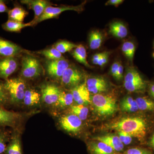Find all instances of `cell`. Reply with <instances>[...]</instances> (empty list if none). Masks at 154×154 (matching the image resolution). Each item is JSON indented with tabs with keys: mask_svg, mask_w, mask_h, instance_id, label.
Instances as JSON below:
<instances>
[{
	"mask_svg": "<svg viewBox=\"0 0 154 154\" xmlns=\"http://www.w3.org/2000/svg\"><path fill=\"white\" fill-rule=\"evenodd\" d=\"M110 128L124 131L140 141L144 140L147 131V124L143 118L139 116L122 118L110 125Z\"/></svg>",
	"mask_w": 154,
	"mask_h": 154,
	"instance_id": "cell-1",
	"label": "cell"
},
{
	"mask_svg": "<svg viewBox=\"0 0 154 154\" xmlns=\"http://www.w3.org/2000/svg\"><path fill=\"white\" fill-rule=\"evenodd\" d=\"M91 98L94 110L100 116H111L118 110L116 99L113 96L98 94L94 95Z\"/></svg>",
	"mask_w": 154,
	"mask_h": 154,
	"instance_id": "cell-2",
	"label": "cell"
},
{
	"mask_svg": "<svg viewBox=\"0 0 154 154\" xmlns=\"http://www.w3.org/2000/svg\"><path fill=\"white\" fill-rule=\"evenodd\" d=\"M4 86L12 103L18 104L23 101L26 87L25 82L22 79L15 78L7 80Z\"/></svg>",
	"mask_w": 154,
	"mask_h": 154,
	"instance_id": "cell-3",
	"label": "cell"
},
{
	"mask_svg": "<svg viewBox=\"0 0 154 154\" xmlns=\"http://www.w3.org/2000/svg\"><path fill=\"white\" fill-rule=\"evenodd\" d=\"M124 86L127 91L131 93L143 92L146 87L145 82L139 73L133 67H129L126 70Z\"/></svg>",
	"mask_w": 154,
	"mask_h": 154,
	"instance_id": "cell-4",
	"label": "cell"
},
{
	"mask_svg": "<svg viewBox=\"0 0 154 154\" xmlns=\"http://www.w3.org/2000/svg\"><path fill=\"white\" fill-rule=\"evenodd\" d=\"M42 69L39 61L30 56H25L22 58L21 74L26 79H34L39 76Z\"/></svg>",
	"mask_w": 154,
	"mask_h": 154,
	"instance_id": "cell-5",
	"label": "cell"
},
{
	"mask_svg": "<svg viewBox=\"0 0 154 154\" xmlns=\"http://www.w3.org/2000/svg\"><path fill=\"white\" fill-rule=\"evenodd\" d=\"M86 2L82 3L81 5L76 6H63L61 7H53L48 6L45 8L43 14L36 21V24L39 23L48 19H53L58 17L60 14L64 11H72L77 12H82L84 10V6Z\"/></svg>",
	"mask_w": 154,
	"mask_h": 154,
	"instance_id": "cell-6",
	"label": "cell"
},
{
	"mask_svg": "<svg viewBox=\"0 0 154 154\" xmlns=\"http://www.w3.org/2000/svg\"><path fill=\"white\" fill-rule=\"evenodd\" d=\"M84 78L81 70L75 67L69 66L64 72L61 79L63 85L72 88L82 84Z\"/></svg>",
	"mask_w": 154,
	"mask_h": 154,
	"instance_id": "cell-7",
	"label": "cell"
},
{
	"mask_svg": "<svg viewBox=\"0 0 154 154\" xmlns=\"http://www.w3.org/2000/svg\"><path fill=\"white\" fill-rule=\"evenodd\" d=\"M69 64L66 60H49L46 63V71L48 75L56 79L61 78L64 72L69 66Z\"/></svg>",
	"mask_w": 154,
	"mask_h": 154,
	"instance_id": "cell-8",
	"label": "cell"
},
{
	"mask_svg": "<svg viewBox=\"0 0 154 154\" xmlns=\"http://www.w3.org/2000/svg\"><path fill=\"white\" fill-rule=\"evenodd\" d=\"M59 123L63 129L73 133L79 132L82 125V120L73 114L62 116L60 119Z\"/></svg>",
	"mask_w": 154,
	"mask_h": 154,
	"instance_id": "cell-9",
	"label": "cell"
},
{
	"mask_svg": "<svg viewBox=\"0 0 154 154\" xmlns=\"http://www.w3.org/2000/svg\"><path fill=\"white\" fill-rule=\"evenodd\" d=\"M71 92L74 101L78 105H84L91 103V93L87 88L86 82L72 88Z\"/></svg>",
	"mask_w": 154,
	"mask_h": 154,
	"instance_id": "cell-10",
	"label": "cell"
},
{
	"mask_svg": "<svg viewBox=\"0 0 154 154\" xmlns=\"http://www.w3.org/2000/svg\"><path fill=\"white\" fill-rule=\"evenodd\" d=\"M61 93L57 86L52 84L43 85L41 88L42 97L45 103L48 105L56 104Z\"/></svg>",
	"mask_w": 154,
	"mask_h": 154,
	"instance_id": "cell-11",
	"label": "cell"
},
{
	"mask_svg": "<svg viewBox=\"0 0 154 154\" xmlns=\"http://www.w3.org/2000/svg\"><path fill=\"white\" fill-rule=\"evenodd\" d=\"M86 83L88 91L94 95L102 94L108 91V83L103 77H91L87 80Z\"/></svg>",
	"mask_w": 154,
	"mask_h": 154,
	"instance_id": "cell-12",
	"label": "cell"
},
{
	"mask_svg": "<svg viewBox=\"0 0 154 154\" xmlns=\"http://www.w3.org/2000/svg\"><path fill=\"white\" fill-rule=\"evenodd\" d=\"M18 63L14 57H6L0 61V78L7 79L16 71Z\"/></svg>",
	"mask_w": 154,
	"mask_h": 154,
	"instance_id": "cell-13",
	"label": "cell"
},
{
	"mask_svg": "<svg viewBox=\"0 0 154 154\" xmlns=\"http://www.w3.org/2000/svg\"><path fill=\"white\" fill-rule=\"evenodd\" d=\"M95 140L99 141L110 146L117 152H122L123 151L124 145L121 142L118 135L113 134H109L94 138Z\"/></svg>",
	"mask_w": 154,
	"mask_h": 154,
	"instance_id": "cell-14",
	"label": "cell"
},
{
	"mask_svg": "<svg viewBox=\"0 0 154 154\" xmlns=\"http://www.w3.org/2000/svg\"><path fill=\"white\" fill-rule=\"evenodd\" d=\"M87 148L90 154H117L118 153L110 146L97 140L88 142Z\"/></svg>",
	"mask_w": 154,
	"mask_h": 154,
	"instance_id": "cell-15",
	"label": "cell"
},
{
	"mask_svg": "<svg viewBox=\"0 0 154 154\" xmlns=\"http://www.w3.org/2000/svg\"><path fill=\"white\" fill-rule=\"evenodd\" d=\"M22 50L17 45L0 38V55L6 57H14L20 54Z\"/></svg>",
	"mask_w": 154,
	"mask_h": 154,
	"instance_id": "cell-16",
	"label": "cell"
},
{
	"mask_svg": "<svg viewBox=\"0 0 154 154\" xmlns=\"http://www.w3.org/2000/svg\"><path fill=\"white\" fill-rule=\"evenodd\" d=\"M22 3L28 5L30 9L34 11L35 17L34 19L32 21L33 23L36 24V21L41 17L45 8L48 5L47 1L44 0H28L22 1Z\"/></svg>",
	"mask_w": 154,
	"mask_h": 154,
	"instance_id": "cell-17",
	"label": "cell"
},
{
	"mask_svg": "<svg viewBox=\"0 0 154 154\" xmlns=\"http://www.w3.org/2000/svg\"><path fill=\"white\" fill-rule=\"evenodd\" d=\"M109 33L116 38H123L127 36L128 30L123 23L115 22L110 24L109 27Z\"/></svg>",
	"mask_w": 154,
	"mask_h": 154,
	"instance_id": "cell-18",
	"label": "cell"
},
{
	"mask_svg": "<svg viewBox=\"0 0 154 154\" xmlns=\"http://www.w3.org/2000/svg\"><path fill=\"white\" fill-rule=\"evenodd\" d=\"M72 55L75 59L80 63L82 64L87 67L92 68L87 60V51L86 48L82 45H78L72 52Z\"/></svg>",
	"mask_w": 154,
	"mask_h": 154,
	"instance_id": "cell-19",
	"label": "cell"
},
{
	"mask_svg": "<svg viewBox=\"0 0 154 154\" xmlns=\"http://www.w3.org/2000/svg\"><path fill=\"white\" fill-rule=\"evenodd\" d=\"M120 108L122 112L127 113H134L139 110L136 100L129 96L122 99L120 102Z\"/></svg>",
	"mask_w": 154,
	"mask_h": 154,
	"instance_id": "cell-20",
	"label": "cell"
},
{
	"mask_svg": "<svg viewBox=\"0 0 154 154\" xmlns=\"http://www.w3.org/2000/svg\"><path fill=\"white\" fill-rule=\"evenodd\" d=\"M103 35L98 30L91 31L89 34V42L90 48L92 50L98 49L101 47L103 41Z\"/></svg>",
	"mask_w": 154,
	"mask_h": 154,
	"instance_id": "cell-21",
	"label": "cell"
},
{
	"mask_svg": "<svg viewBox=\"0 0 154 154\" xmlns=\"http://www.w3.org/2000/svg\"><path fill=\"white\" fill-rule=\"evenodd\" d=\"M34 25L32 21L28 23H23L22 22H16L9 20L3 25V28L5 30L10 32H20L23 28L30 27Z\"/></svg>",
	"mask_w": 154,
	"mask_h": 154,
	"instance_id": "cell-22",
	"label": "cell"
},
{
	"mask_svg": "<svg viewBox=\"0 0 154 154\" xmlns=\"http://www.w3.org/2000/svg\"><path fill=\"white\" fill-rule=\"evenodd\" d=\"M18 115L17 113L0 107V125H11L16 122Z\"/></svg>",
	"mask_w": 154,
	"mask_h": 154,
	"instance_id": "cell-23",
	"label": "cell"
},
{
	"mask_svg": "<svg viewBox=\"0 0 154 154\" xmlns=\"http://www.w3.org/2000/svg\"><path fill=\"white\" fill-rule=\"evenodd\" d=\"M40 99V94L36 91L32 89H28L25 91L23 101L24 104L27 106L37 105L39 103Z\"/></svg>",
	"mask_w": 154,
	"mask_h": 154,
	"instance_id": "cell-24",
	"label": "cell"
},
{
	"mask_svg": "<svg viewBox=\"0 0 154 154\" xmlns=\"http://www.w3.org/2000/svg\"><path fill=\"white\" fill-rule=\"evenodd\" d=\"M28 14V12L22 8L16 7L8 11L9 20L22 22Z\"/></svg>",
	"mask_w": 154,
	"mask_h": 154,
	"instance_id": "cell-25",
	"label": "cell"
},
{
	"mask_svg": "<svg viewBox=\"0 0 154 154\" xmlns=\"http://www.w3.org/2000/svg\"><path fill=\"white\" fill-rule=\"evenodd\" d=\"M5 154H23L21 142L19 138L15 136L13 138L9 145L7 146Z\"/></svg>",
	"mask_w": 154,
	"mask_h": 154,
	"instance_id": "cell-26",
	"label": "cell"
},
{
	"mask_svg": "<svg viewBox=\"0 0 154 154\" xmlns=\"http://www.w3.org/2000/svg\"><path fill=\"white\" fill-rule=\"evenodd\" d=\"M74 101L73 97L71 93L61 91L59 97L56 104L58 107L64 108L71 106Z\"/></svg>",
	"mask_w": 154,
	"mask_h": 154,
	"instance_id": "cell-27",
	"label": "cell"
},
{
	"mask_svg": "<svg viewBox=\"0 0 154 154\" xmlns=\"http://www.w3.org/2000/svg\"><path fill=\"white\" fill-rule=\"evenodd\" d=\"M139 110L144 111L154 110V102L145 97H138L135 99Z\"/></svg>",
	"mask_w": 154,
	"mask_h": 154,
	"instance_id": "cell-28",
	"label": "cell"
},
{
	"mask_svg": "<svg viewBox=\"0 0 154 154\" xmlns=\"http://www.w3.org/2000/svg\"><path fill=\"white\" fill-rule=\"evenodd\" d=\"M70 111L72 114L76 116L82 121L87 119L89 113L88 107L85 105H79L71 106Z\"/></svg>",
	"mask_w": 154,
	"mask_h": 154,
	"instance_id": "cell-29",
	"label": "cell"
},
{
	"mask_svg": "<svg viewBox=\"0 0 154 154\" xmlns=\"http://www.w3.org/2000/svg\"><path fill=\"white\" fill-rule=\"evenodd\" d=\"M135 50V45L131 41L125 42L122 46V51L123 54L131 61H132L133 60Z\"/></svg>",
	"mask_w": 154,
	"mask_h": 154,
	"instance_id": "cell-30",
	"label": "cell"
},
{
	"mask_svg": "<svg viewBox=\"0 0 154 154\" xmlns=\"http://www.w3.org/2000/svg\"><path fill=\"white\" fill-rule=\"evenodd\" d=\"M38 54H42L49 60H57L64 59L62 54L58 51L55 48L53 47L50 49L38 51Z\"/></svg>",
	"mask_w": 154,
	"mask_h": 154,
	"instance_id": "cell-31",
	"label": "cell"
},
{
	"mask_svg": "<svg viewBox=\"0 0 154 154\" xmlns=\"http://www.w3.org/2000/svg\"><path fill=\"white\" fill-rule=\"evenodd\" d=\"M78 46L77 45L69 42L67 41H62L56 43L54 48L59 51L60 53L63 54L65 53L71 51L74 49Z\"/></svg>",
	"mask_w": 154,
	"mask_h": 154,
	"instance_id": "cell-32",
	"label": "cell"
},
{
	"mask_svg": "<svg viewBox=\"0 0 154 154\" xmlns=\"http://www.w3.org/2000/svg\"><path fill=\"white\" fill-rule=\"evenodd\" d=\"M117 154H154V153L148 149L136 147L131 148L122 152L117 153Z\"/></svg>",
	"mask_w": 154,
	"mask_h": 154,
	"instance_id": "cell-33",
	"label": "cell"
},
{
	"mask_svg": "<svg viewBox=\"0 0 154 154\" xmlns=\"http://www.w3.org/2000/svg\"><path fill=\"white\" fill-rule=\"evenodd\" d=\"M118 137L121 142L124 145H128L131 143L132 141V137L128 133L124 131H118Z\"/></svg>",
	"mask_w": 154,
	"mask_h": 154,
	"instance_id": "cell-34",
	"label": "cell"
},
{
	"mask_svg": "<svg viewBox=\"0 0 154 154\" xmlns=\"http://www.w3.org/2000/svg\"><path fill=\"white\" fill-rule=\"evenodd\" d=\"M6 142V136L2 132H0V154L5 153L7 147Z\"/></svg>",
	"mask_w": 154,
	"mask_h": 154,
	"instance_id": "cell-35",
	"label": "cell"
},
{
	"mask_svg": "<svg viewBox=\"0 0 154 154\" xmlns=\"http://www.w3.org/2000/svg\"><path fill=\"white\" fill-rule=\"evenodd\" d=\"M8 99V93L4 88V85L0 83V105L5 104Z\"/></svg>",
	"mask_w": 154,
	"mask_h": 154,
	"instance_id": "cell-36",
	"label": "cell"
},
{
	"mask_svg": "<svg viewBox=\"0 0 154 154\" xmlns=\"http://www.w3.org/2000/svg\"><path fill=\"white\" fill-rule=\"evenodd\" d=\"M110 52L109 51H104L102 52V56L100 57L99 62L97 65L100 66H102L105 65L107 63L109 59V56H110Z\"/></svg>",
	"mask_w": 154,
	"mask_h": 154,
	"instance_id": "cell-37",
	"label": "cell"
},
{
	"mask_svg": "<svg viewBox=\"0 0 154 154\" xmlns=\"http://www.w3.org/2000/svg\"><path fill=\"white\" fill-rule=\"evenodd\" d=\"M120 62L119 61H116L114 62L110 68V74L112 75V76L115 79L118 72L119 67L120 63Z\"/></svg>",
	"mask_w": 154,
	"mask_h": 154,
	"instance_id": "cell-38",
	"label": "cell"
},
{
	"mask_svg": "<svg viewBox=\"0 0 154 154\" xmlns=\"http://www.w3.org/2000/svg\"><path fill=\"white\" fill-rule=\"evenodd\" d=\"M123 66L122 64L121 63H120L119 64V67L118 72H117V74H116V77L115 79L117 81H121L123 79Z\"/></svg>",
	"mask_w": 154,
	"mask_h": 154,
	"instance_id": "cell-39",
	"label": "cell"
},
{
	"mask_svg": "<svg viewBox=\"0 0 154 154\" xmlns=\"http://www.w3.org/2000/svg\"><path fill=\"white\" fill-rule=\"evenodd\" d=\"M123 2L124 1L123 0H109L105 3V5L114 6L116 7L121 5Z\"/></svg>",
	"mask_w": 154,
	"mask_h": 154,
	"instance_id": "cell-40",
	"label": "cell"
},
{
	"mask_svg": "<svg viewBox=\"0 0 154 154\" xmlns=\"http://www.w3.org/2000/svg\"><path fill=\"white\" fill-rule=\"evenodd\" d=\"M102 52L96 54L93 56L92 59V61L93 64L95 65L98 64L100 57L102 56Z\"/></svg>",
	"mask_w": 154,
	"mask_h": 154,
	"instance_id": "cell-41",
	"label": "cell"
},
{
	"mask_svg": "<svg viewBox=\"0 0 154 154\" xmlns=\"http://www.w3.org/2000/svg\"><path fill=\"white\" fill-rule=\"evenodd\" d=\"M8 11V8L2 1H0V13H4Z\"/></svg>",
	"mask_w": 154,
	"mask_h": 154,
	"instance_id": "cell-42",
	"label": "cell"
},
{
	"mask_svg": "<svg viewBox=\"0 0 154 154\" xmlns=\"http://www.w3.org/2000/svg\"><path fill=\"white\" fill-rule=\"evenodd\" d=\"M149 92L150 95L154 99V83H152L149 86Z\"/></svg>",
	"mask_w": 154,
	"mask_h": 154,
	"instance_id": "cell-43",
	"label": "cell"
},
{
	"mask_svg": "<svg viewBox=\"0 0 154 154\" xmlns=\"http://www.w3.org/2000/svg\"><path fill=\"white\" fill-rule=\"evenodd\" d=\"M149 145L154 149V133L152 136L151 138L149 141Z\"/></svg>",
	"mask_w": 154,
	"mask_h": 154,
	"instance_id": "cell-44",
	"label": "cell"
},
{
	"mask_svg": "<svg viewBox=\"0 0 154 154\" xmlns=\"http://www.w3.org/2000/svg\"><path fill=\"white\" fill-rule=\"evenodd\" d=\"M152 56H153V58H154V52H153V53Z\"/></svg>",
	"mask_w": 154,
	"mask_h": 154,
	"instance_id": "cell-45",
	"label": "cell"
},
{
	"mask_svg": "<svg viewBox=\"0 0 154 154\" xmlns=\"http://www.w3.org/2000/svg\"></svg>",
	"mask_w": 154,
	"mask_h": 154,
	"instance_id": "cell-46",
	"label": "cell"
}]
</instances>
